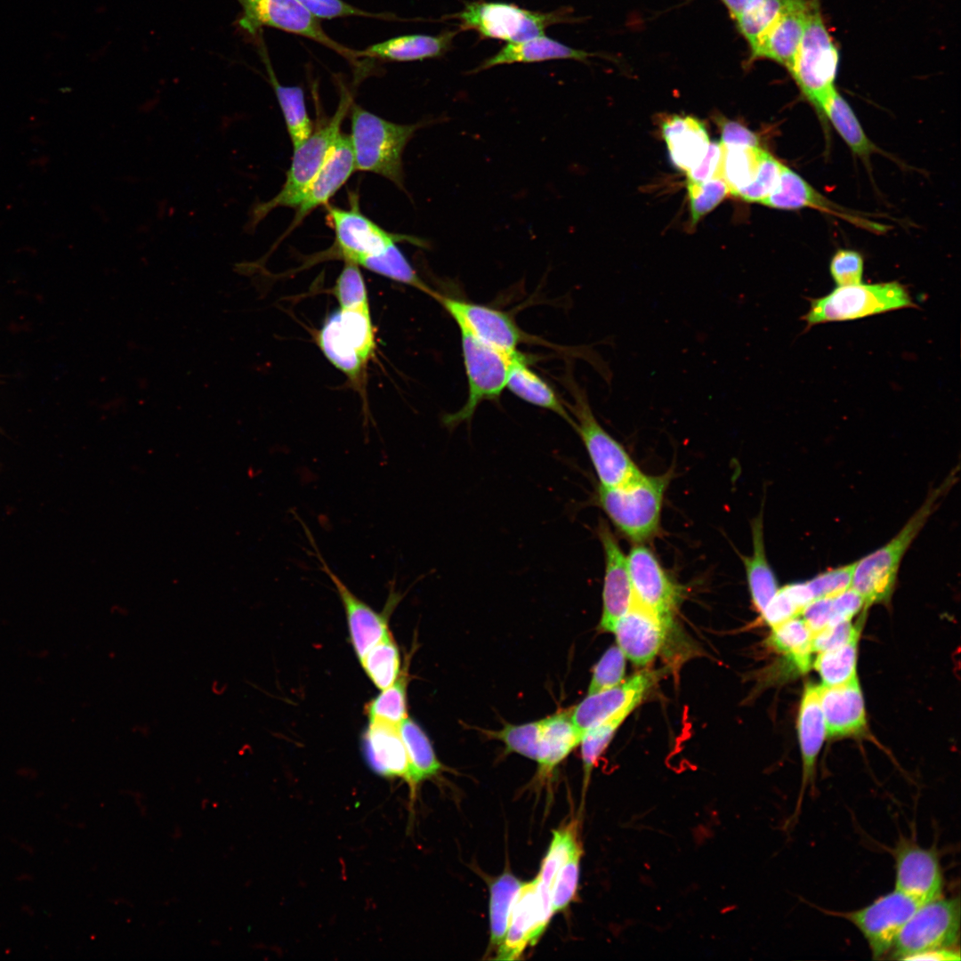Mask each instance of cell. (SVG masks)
Here are the masks:
<instances>
[{"label": "cell", "mask_w": 961, "mask_h": 961, "mask_svg": "<svg viewBox=\"0 0 961 961\" xmlns=\"http://www.w3.org/2000/svg\"><path fill=\"white\" fill-rule=\"evenodd\" d=\"M957 472V470L951 471L938 487L929 491L924 503L894 537L856 561L851 587L861 596L865 606L891 599L905 553L956 483Z\"/></svg>", "instance_id": "1"}, {"label": "cell", "mask_w": 961, "mask_h": 961, "mask_svg": "<svg viewBox=\"0 0 961 961\" xmlns=\"http://www.w3.org/2000/svg\"><path fill=\"white\" fill-rule=\"evenodd\" d=\"M351 114V133L349 137L356 170L382 175L402 188V153L423 124L392 123L359 106H352Z\"/></svg>", "instance_id": "2"}, {"label": "cell", "mask_w": 961, "mask_h": 961, "mask_svg": "<svg viewBox=\"0 0 961 961\" xmlns=\"http://www.w3.org/2000/svg\"><path fill=\"white\" fill-rule=\"evenodd\" d=\"M669 480V472L658 476L642 473L621 487L600 485L596 504L622 534L636 543L644 542L659 529L662 502Z\"/></svg>", "instance_id": "3"}, {"label": "cell", "mask_w": 961, "mask_h": 961, "mask_svg": "<svg viewBox=\"0 0 961 961\" xmlns=\"http://www.w3.org/2000/svg\"><path fill=\"white\" fill-rule=\"evenodd\" d=\"M839 50L821 13L820 1L810 0L798 49L787 69L803 95L815 108L835 88Z\"/></svg>", "instance_id": "4"}, {"label": "cell", "mask_w": 961, "mask_h": 961, "mask_svg": "<svg viewBox=\"0 0 961 961\" xmlns=\"http://www.w3.org/2000/svg\"><path fill=\"white\" fill-rule=\"evenodd\" d=\"M803 317L806 327L826 322L858 319L890 311L917 308L907 287L898 281L837 287L810 300Z\"/></svg>", "instance_id": "5"}, {"label": "cell", "mask_w": 961, "mask_h": 961, "mask_svg": "<svg viewBox=\"0 0 961 961\" xmlns=\"http://www.w3.org/2000/svg\"><path fill=\"white\" fill-rule=\"evenodd\" d=\"M459 21L461 29L476 31L483 38L518 43L544 35L545 29L558 23L570 22L569 9L549 12H533L513 4L472 2L451 16Z\"/></svg>", "instance_id": "6"}, {"label": "cell", "mask_w": 961, "mask_h": 961, "mask_svg": "<svg viewBox=\"0 0 961 961\" xmlns=\"http://www.w3.org/2000/svg\"><path fill=\"white\" fill-rule=\"evenodd\" d=\"M351 103V96L343 92L339 105L328 122L313 131L302 144L294 148L291 166L282 189L271 200L256 206L253 213L254 222L276 207L296 208L299 206L341 133V125Z\"/></svg>", "instance_id": "7"}, {"label": "cell", "mask_w": 961, "mask_h": 961, "mask_svg": "<svg viewBox=\"0 0 961 961\" xmlns=\"http://www.w3.org/2000/svg\"><path fill=\"white\" fill-rule=\"evenodd\" d=\"M573 398L569 413L587 451L600 485L617 488L642 475L625 448L601 425L589 404L585 391L574 383L568 384Z\"/></svg>", "instance_id": "8"}, {"label": "cell", "mask_w": 961, "mask_h": 961, "mask_svg": "<svg viewBox=\"0 0 961 961\" xmlns=\"http://www.w3.org/2000/svg\"><path fill=\"white\" fill-rule=\"evenodd\" d=\"M460 334L468 396L462 408L443 416L442 422L449 429L469 423L481 402L499 399L506 387L512 357L482 343L464 330Z\"/></svg>", "instance_id": "9"}, {"label": "cell", "mask_w": 961, "mask_h": 961, "mask_svg": "<svg viewBox=\"0 0 961 961\" xmlns=\"http://www.w3.org/2000/svg\"><path fill=\"white\" fill-rule=\"evenodd\" d=\"M959 934V898L941 896L918 907L896 936L888 957L904 960L928 949L954 948Z\"/></svg>", "instance_id": "10"}, {"label": "cell", "mask_w": 961, "mask_h": 961, "mask_svg": "<svg viewBox=\"0 0 961 961\" xmlns=\"http://www.w3.org/2000/svg\"><path fill=\"white\" fill-rule=\"evenodd\" d=\"M242 13L238 20L241 29L252 36L262 27H270L302 36L330 48L357 65V51L333 40L322 28L319 20L296 0H237Z\"/></svg>", "instance_id": "11"}, {"label": "cell", "mask_w": 961, "mask_h": 961, "mask_svg": "<svg viewBox=\"0 0 961 961\" xmlns=\"http://www.w3.org/2000/svg\"><path fill=\"white\" fill-rule=\"evenodd\" d=\"M297 521L302 524L307 537L311 550L308 553L312 555L319 565V569L324 572L335 587L336 593L342 602L350 640L359 659L388 633V619L390 613L399 603L402 596L394 589V582L391 583L390 594L384 610L378 612L356 596L331 569L319 550L315 539L303 520L297 515Z\"/></svg>", "instance_id": "12"}, {"label": "cell", "mask_w": 961, "mask_h": 961, "mask_svg": "<svg viewBox=\"0 0 961 961\" xmlns=\"http://www.w3.org/2000/svg\"><path fill=\"white\" fill-rule=\"evenodd\" d=\"M432 297L455 320L459 330L505 355L513 356L526 339L513 318L505 311L437 292Z\"/></svg>", "instance_id": "13"}, {"label": "cell", "mask_w": 961, "mask_h": 961, "mask_svg": "<svg viewBox=\"0 0 961 961\" xmlns=\"http://www.w3.org/2000/svg\"><path fill=\"white\" fill-rule=\"evenodd\" d=\"M922 905L911 897L893 890L872 903L836 915L854 925L866 940L872 957L888 955L903 925Z\"/></svg>", "instance_id": "14"}, {"label": "cell", "mask_w": 961, "mask_h": 961, "mask_svg": "<svg viewBox=\"0 0 961 961\" xmlns=\"http://www.w3.org/2000/svg\"><path fill=\"white\" fill-rule=\"evenodd\" d=\"M351 209L332 206L327 207V220L335 231V252L344 261L358 259L381 252L389 245L408 241L423 246L425 242L411 236L391 233L365 216L359 208L358 198H351Z\"/></svg>", "instance_id": "15"}, {"label": "cell", "mask_w": 961, "mask_h": 961, "mask_svg": "<svg viewBox=\"0 0 961 961\" xmlns=\"http://www.w3.org/2000/svg\"><path fill=\"white\" fill-rule=\"evenodd\" d=\"M627 567L634 600L671 622L682 597V587L664 569L650 549L634 545L628 556Z\"/></svg>", "instance_id": "16"}, {"label": "cell", "mask_w": 961, "mask_h": 961, "mask_svg": "<svg viewBox=\"0 0 961 961\" xmlns=\"http://www.w3.org/2000/svg\"><path fill=\"white\" fill-rule=\"evenodd\" d=\"M894 889L920 904L941 896L943 875L934 848H924L911 840L900 839L894 848Z\"/></svg>", "instance_id": "17"}, {"label": "cell", "mask_w": 961, "mask_h": 961, "mask_svg": "<svg viewBox=\"0 0 961 961\" xmlns=\"http://www.w3.org/2000/svg\"><path fill=\"white\" fill-rule=\"evenodd\" d=\"M364 758L378 776L401 779L408 786L410 801L414 803L419 787L399 727L380 723H369L362 739Z\"/></svg>", "instance_id": "18"}, {"label": "cell", "mask_w": 961, "mask_h": 961, "mask_svg": "<svg viewBox=\"0 0 961 961\" xmlns=\"http://www.w3.org/2000/svg\"><path fill=\"white\" fill-rule=\"evenodd\" d=\"M597 535L604 552L605 572L602 588V631L612 632L618 620L629 609L634 596L627 560L606 521L600 519Z\"/></svg>", "instance_id": "19"}, {"label": "cell", "mask_w": 961, "mask_h": 961, "mask_svg": "<svg viewBox=\"0 0 961 961\" xmlns=\"http://www.w3.org/2000/svg\"><path fill=\"white\" fill-rule=\"evenodd\" d=\"M670 623L633 599L612 632L626 658L643 666L660 651Z\"/></svg>", "instance_id": "20"}, {"label": "cell", "mask_w": 961, "mask_h": 961, "mask_svg": "<svg viewBox=\"0 0 961 961\" xmlns=\"http://www.w3.org/2000/svg\"><path fill=\"white\" fill-rule=\"evenodd\" d=\"M661 676L660 671L643 670L610 689L588 695L569 712L571 722L582 734L633 700H642Z\"/></svg>", "instance_id": "21"}, {"label": "cell", "mask_w": 961, "mask_h": 961, "mask_svg": "<svg viewBox=\"0 0 961 961\" xmlns=\"http://www.w3.org/2000/svg\"><path fill=\"white\" fill-rule=\"evenodd\" d=\"M809 6L810 0H795L749 50V63L769 60L788 69L803 36Z\"/></svg>", "instance_id": "22"}, {"label": "cell", "mask_w": 961, "mask_h": 961, "mask_svg": "<svg viewBox=\"0 0 961 961\" xmlns=\"http://www.w3.org/2000/svg\"><path fill=\"white\" fill-rule=\"evenodd\" d=\"M355 170V158L350 137L340 133L327 160L296 207V214L290 230L295 228L312 210L326 204Z\"/></svg>", "instance_id": "23"}, {"label": "cell", "mask_w": 961, "mask_h": 961, "mask_svg": "<svg viewBox=\"0 0 961 961\" xmlns=\"http://www.w3.org/2000/svg\"><path fill=\"white\" fill-rule=\"evenodd\" d=\"M327 327L335 354L367 364L376 346L369 308H340L328 315Z\"/></svg>", "instance_id": "24"}, {"label": "cell", "mask_w": 961, "mask_h": 961, "mask_svg": "<svg viewBox=\"0 0 961 961\" xmlns=\"http://www.w3.org/2000/svg\"><path fill=\"white\" fill-rule=\"evenodd\" d=\"M826 730L831 737L855 735L866 728L862 693L857 677L836 686H820Z\"/></svg>", "instance_id": "25"}, {"label": "cell", "mask_w": 961, "mask_h": 961, "mask_svg": "<svg viewBox=\"0 0 961 961\" xmlns=\"http://www.w3.org/2000/svg\"><path fill=\"white\" fill-rule=\"evenodd\" d=\"M820 686L806 685L798 715V737L803 760V777L795 810L791 820L801 812L808 785L813 784L817 755L823 744L827 730L820 701Z\"/></svg>", "instance_id": "26"}, {"label": "cell", "mask_w": 961, "mask_h": 961, "mask_svg": "<svg viewBox=\"0 0 961 961\" xmlns=\"http://www.w3.org/2000/svg\"><path fill=\"white\" fill-rule=\"evenodd\" d=\"M661 130L672 163L685 173L699 164L711 142L704 124L690 116L666 117Z\"/></svg>", "instance_id": "27"}, {"label": "cell", "mask_w": 961, "mask_h": 961, "mask_svg": "<svg viewBox=\"0 0 961 961\" xmlns=\"http://www.w3.org/2000/svg\"><path fill=\"white\" fill-rule=\"evenodd\" d=\"M544 930L541 927L536 895V879L523 884L514 901L498 959H517L528 943L534 945Z\"/></svg>", "instance_id": "28"}, {"label": "cell", "mask_w": 961, "mask_h": 961, "mask_svg": "<svg viewBox=\"0 0 961 961\" xmlns=\"http://www.w3.org/2000/svg\"><path fill=\"white\" fill-rule=\"evenodd\" d=\"M456 34V30H448L436 36L422 34L400 36L357 51V54L359 57L392 61L438 58L450 49Z\"/></svg>", "instance_id": "29"}, {"label": "cell", "mask_w": 961, "mask_h": 961, "mask_svg": "<svg viewBox=\"0 0 961 961\" xmlns=\"http://www.w3.org/2000/svg\"><path fill=\"white\" fill-rule=\"evenodd\" d=\"M593 55L594 53L572 48L542 35L522 42L508 43L472 72L476 73L502 64L531 63L569 59L586 61Z\"/></svg>", "instance_id": "30"}, {"label": "cell", "mask_w": 961, "mask_h": 961, "mask_svg": "<svg viewBox=\"0 0 961 961\" xmlns=\"http://www.w3.org/2000/svg\"><path fill=\"white\" fill-rule=\"evenodd\" d=\"M506 388L521 400L550 410L572 427L574 420L554 390L528 365L525 355L517 351L511 357Z\"/></svg>", "instance_id": "31"}, {"label": "cell", "mask_w": 961, "mask_h": 961, "mask_svg": "<svg viewBox=\"0 0 961 961\" xmlns=\"http://www.w3.org/2000/svg\"><path fill=\"white\" fill-rule=\"evenodd\" d=\"M762 204L781 210L812 207L832 214H837L847 220H856L852 214H846L841 207L822 196L802 176L787 166L782 167L778 186Z\"/></svg>", "instance_id": "32"}, {"label": "cell", "mask_w": 961, "mask_h": 961, "mask_svg": "<svg viewBox=\"0 0 961 961\" xmlns=\"http://www.w3.org/2000/svg\"><path fill=\"white\" fill-rule=\"evenodd\" d=\"M582 734L571 722L569 712H560L543 719L537 762L538 776L547 778L555 767L580 744Z\"/></svg>", "instance_id": "33"}, {"label": "cell", "mask_w": 961, "mask_h": 961, "mask_svg": "<svg viewBox=\"0 0 961 961\" xmlns=\"http://www.w3.org/2000/svg\"><path fill=\"white\" fill-rule=\"evenodd\" d=\"M752 537L753 553L742 559L753 603L762 613L779 590L775 574L766 558L762 513L752 521Z\"/></svg>", "instance_id": "34"}, {"label": "cell", "mask_w": 961, "mask_h": 961, "mask_svg": "<svg viewBox=\"0 0 961 961\" xmlns=\"http://www.w3.org/2000/svg\"><path fill=\"white\" fill-rule=\"evenodd\" d=\"M817 109L828 117L853 153L867 157L875 151V145L867 137L856 115L836 87L822 99Z\"/></svg>", "instance_id": "35"}, {"label": "cell", "mask_w": 961, "mask_h": 961, "mask_svg": "<svg viewBox=\"0 0 961 961\" xmlns=\"http://www.w3.org/2000/svg\"><path fill=\"white\" fill-rule=\"evenodd\" d=\"M771 628L769 645L785 655L801 673L808 671L813 652L812 633L804 619L797 616Z\"/></svg>", "instance_id": "36"}, {"label": "cell", "mask_w": 961, "mask_h": 961, "mask_svg": "<svg viewBox=\"0 0 961 961\" xmlns=\"http://www.w3.org/2000/svg\"><path fill=\"white\" fill-rule=\"evenodd\" d=\"M722 144V143H721ZM766 150L752 146L722 144V156L717 177L727 184L730 194L735 193L755 178Z\"/></svg>", "instance_id": "37"}, {"label": "cell", "mask_w": 961, "mask_h": 961, "mask_svg": "<svg viewBox=\"0 0 961 961\" xmlns=\"http://www.w3.org/2000/svg\"><path fill=\"white\" fill-rule=\"evenodd\" d=\"M270 82L282 110L286 125L294 148L302 144L312 133L313 125L309 117L303 91L300 86H286L276 78L268 60H265Z\"/></svg>", "instance_id": "38"}, {"label": "cell", "mask_w": 961, "mask_h": 961, "mask_svg": "<svg viewBox=\"0 0 961 961\" xmlns=\"http://www.w3.org/2000/svg\"><path fill=\"white\" fill-rule=\"evenodd\" d=\"M354 263L394 281L417 288L432 297L435 293L420 279L396 243L389 245L379 253L361 257Z\"/></svg>", "instance_id": "39"}, {"label": "cell", "mask_w": 961, "mask_h": 961, "mask_svg": "<svg viewBox=\"0 0 961 961\" xmlns=\"http://www.w3.org/2000/svg\"><path fill=\"white\" fill-rule=\"evenodd\" d=\"M411 766L419 784L426 779L437 776L442 770L432 745L423 729L407 717L399 725Z\"/></svg>", "instance_id": "40"}, {"label": "cell", "mask_w": 961, "mask_h": 961, "mask_svg": "<svg viewBox=\"0 0 961 961\" xmlns=\"http://www.w3.org/2000/svg\"><path fill=\"white\" fill-rule=\"evenodd\" d=\"M641 701L639 699L631 701L583 735L580 743L585 789L598 758L610 744L618 728Z\"/></svg>", "instance_id": "41"}, {"label": "cell", "mask_w": 961, "mask_h": 961, "mask_svg": "<svg viewBox=\"0 0 961 961\" xmlns=\"http://www.w3.org/2000/svg\"><path fill=\"white\" fill-rule=\"evenodd\" d=\"M522 885L523 883L513 875L505 873L490 886V941L493 946L500 947L504 941L511 912Z\"/></svg>", "instance_id": "42"}, {"label": "cell", "mask_w": 961, "mask_h": 961, "mask_svg": "<svg viewBox=\"0 0 961 961\" xmlns=\"http://www.w3.org/2000/svg\"><path fill=\"white\" fill-rule=\"evenodd\" d=\"M359 661L372 683L381 690L391 686L400 674V652L391 633L375 644Z\"/></svg>", "instance_id": "43"}, {"label": "cell", "mask_w": 961, "mask_h": 961, "mask_svg": "<svg viewBox=\"0 0 961 961\" xmlns=\"http://www.w3.org/2000/svg\"><path fill=\"white\" fill-rule=\"evenodd\" d=\"M859 636L836 649L819 652L814 667L824 685L846 683L856 677V657Z\"/></svg>", "instance_id": "44"}, {"label": "cell", "mask_w": 961, "mask_h": 961, "mask_svg": "<svg viewBox=\"0 0 961 961\" xmlns=\"http://www.w3.org/2000/svg\"><path fill=\"white\" fill-rule=\"evenodd\" d=\"M408 674L400 676L366 706L369 723H380L399 727L407 715Z\"/></svg>", "instance_id": "45"}, {"label": "cell", "mask_w": 961, "mask_h": 961, "mask_svg": "<svg viewBox=\"0 0 961 961\" xmlns=\"http://www.w3.org/2000/svg\"><path fill=\"white\" fill-rule=\"evenodd\" d=\"M795 1L755 0L745 12L733 20L739 33L747 43L749 50L755 46L761 35Z\"/></svg>", "instance_id": "46"}, {"label": "cell", "mask_w": 961, "mask_h": 961, "mask_svg": "<svg viewBox=\"0 0 961 961\" xmlns=\"http://www.w3.org/2000/svg\"><path fill=\"white\" fill-rule=\"evenodd\" d=\"M542 727L543 719L522 724H505L498 731L480 729V731L489 739L502 741L507 753L537 760Z\"/></svg>", "instance_id": "47"}, {"label": "cell", "mask_w": 961, "mask_h": 961, "mask_svg": "<svg viewBox=\"0 0 961 961\" xmlns=\"http://www.w3.org/2000/svg\"><path fill=\"white\" fill-rule=\"evenodd\" d=\"M577 836L575 823H570L553 833V838L543 860L540 873L536 878L539 884L552 889L553 879L561 866L576 852L582 850Z\"/></svg>", "instance_id": "48"}, {"label": "cell", "mask_w": 961, "mask_h": 961, "mask_svg": "<svg viewBox=\"0 0 961 961\" xmlns=\"http://www.w3.org/2000/svg\"><path fill=\"white\" fill-rule=\"evenodd\" d=\"M687 190L693 224L716 207L730 194L725 182L717 177L703 182L687 181Z\"/></svg>", "instance_id": "49"}, {"label": "cell", "mask_w": 961, "mask_h": 961, "mask_svg": "<svg viewBox=\"0 0 961 961\" xmlns=\"http://www.w3.org/2000/svg\"><path fill=\"white\" fill-rule=\"evenodd\" d=\"M334 294L341 309L369 308L363 277L359 265L352 262L345 261V264L336 279Z\"/></svg>", "instance_id": "50"}, {"label": "cell", "mask_w": 961, "mask_h": 961, "mask_svg": "<svg viewBox=\"0 0 961 961\" xmlns=\"http://www.w3.org/2000/svg\"><path fill=\"white\" fill-rule=\"evenodd\" d=\"M783 164L766 151L755 180L739 190L735 197L747 202L763 203L779 184Z\"/></svg>", "instance_id": "51"}, {"label": "cell", "mask_w": 961, "mask_h": 961, "mask_svg": "<svg viewBox=\"0 0 961 961\" xmlns=\"http://www.w3.org/2000/svg\"><path fill=\"white\" fill-rule=\"evenodd\" d=\"M626 656L618 646L610 647L594 666L588 695L614 687L623 682Z\"/></svg>", "instance_id": "52"}, {"label": "cell", "mask_w": 961, "mask_h": 961, "mask_svg": "<svg viewBox=\"0 0 961 961\" xmlns=\"http://www.w3.org/2000/svg\"><path fill=\"white\" fill-rule=\"evenodd\" d=\"M582 850L576 852L559 869L552 884L553 911L558 912L568 907L577 889L579 863Z\"/></svg>", "instance_id": "53"}, {"label": "cell", "mask_w": 961, "mask_h": 961, "mask_svg": "<svg viewBox=\"0 0 961 961\" xmlns=\"http://www.w3.org/2000/svg\"><path fill=\"white\" fill-rule=\"evenodd\" d=\"M863 266V257L858 251L838 249L830 260L829 271L837 287L856 285L861 283Z\"/></svg>", "instance_id": "54"}, {"label": "cell", "mask_w": 961, "mask_h": 961, "mask_svg": "<svg viewBox=\"0 0 961 961\" xmlns=\"http://www.w3.org/2000/svg\"><path fill=\"white\" fill-rule=\"evenodd\" d=\"M856 561L827 570L806 581L813 598L832 597L851 587Z\"/></svg>", "instance_id": "55"}, {"label": "cell", "mask_w": 961, "mask_h": 961, "mask_svg": "<svg viewBox=\"0 0 961 961\" xmlns=\"http://www.w3.org/2000/svg\"><path fill=\"white\" fill-rule=\"evenodd\" d=\"M311 15L319 19H335L359 16L368 18L391 19V15L372 13L355 7L343 0H296Z\"/></svg>", "instance_id": "56"}, {"label": "cell", "mask_w": 961, "mask_h": 961, "mask_svg": "<svg viewBox=\"0 0 961 961\" xmlns=\"http://www.w3.org/2000/svg\"><path fill=\"white\" fill-rule=\"evenodd\" d=\"M861 619L855 626L851 623V620H844L812 634V651L822 652L833 650L860 636Z\"/></svg>", "instance_id": "57"}, {"label": "cell", "mask_w": 961, "mask_h": 961, "mask_svg": "<svg viewBox=\"0 0 961 961\" xmlns=\"http://www.w3.org/2000/svg\"><path fill=\"white\" fill-rule=\"evenodd\" d=\"M803 610V606L787 585L777 591L761 614L763 620L773 627L799 616Z\"/></svg>", "instance_id": "58"}, {"label": "cell", "mask_w": 961, "mask_h": 961, "mask_svg": "<svg viewBox=\"0 0 961 961\" xmlns=\"http://www.w3.org/2000/svg\"><path fill=\"white\" fill-rule=\"evenodd\" d=\"M801 614L812 634L832 626L834 613L831 597L818 598L812 601L804 608Z\"/></svg>", "instance_id": "59"}, {"label": "cell", "mask_w": 961, "mask_h": 961, "mask_svg": "<svg viewBox=\"0 0 961 961\" xmlns=\"http://www.w3.org/2000/svg\"><path fill=\"white\" fill-rule=\"evenodd\" d=\"M721 156V142H710L707 151L699 164L686 173L688 182H703L717 177Z\"/></svg>", "instance_id": "60"}, {"label": "cell", "mask_w": 961, "mask_h": 961, "mask_svg": "<svg viewBox=\"0 0 961 961\" xmlns=\"http://www.w3.org/2000/svg\"><path fill=\"white\" fill-rule=\"evenodd\" d=\"M834 613L833 625L851 620L865 605L861 596L852 587L831 597Z\"/></svg>", "instance_id": "61"}, {"label": "cell", "mask_w": 961, "mask_h": 961, "mask_svg": "<svg viewBox=\"0 0 961 961\" xmlns=\"http://www.w3.org/2000/svg\"><path fill=\"white\" fill-rule=\"evenodd\" d=\"M723 145L759 146V139L754 132L736 121L723 120L721 123V141Z\"/></svg>", "instance_id": "62"}, {"label": "cell", "mask_w": 961, "mask_h": 961, "mask_svg": "<svg viewBox=\"0 0 961 961\" xmlns=\"http://www.w3.org/2000/svg\"><path fill=\"white\" fill-rule=\"evenodd\" d=\"M960 952L954 948L933 949L906 957V961H959Z\"/></svg>", "instance_id": "63"}, {"label": "cell", "mask_w": 961, "mask_h": 961, "mask_svg": "<svg viewBox=\"0 0 961 961\" xmlns=\"http://www.w3.org/2000/svg\"><path fill=\"white\" fill-rule=\"evenodd\" d=\"M727 9L732 20L745 12L755 0H719Z\"/></svg>", "instance_id": "64"}]
</instances>
